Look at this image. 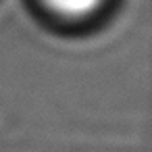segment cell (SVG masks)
<instances>
[{"mask_svg": "<svg viewBox=\"0 0 152 152\" xmlns=\"http://www.w3.org/2000/svg\"><path fill=\"white\" fill-rule=\"evenodd\" d=\"M44 2L56 11L58 15H65V17H83L88 13H92L100 0H44Z\"/></svg>", "mask_w": 152, "mask_h": 152, "instance_id": "obj_1", "label": "cell"}]
</instances>
